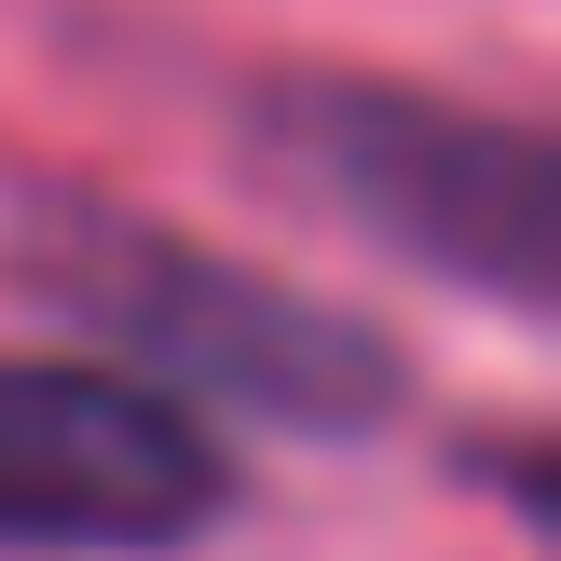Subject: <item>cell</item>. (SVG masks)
Returning a JSON list of instances; mask_svg holds the SVG:
<instances>
[{"mask_svg":"<svg viewBox=\"0 0 561 561\" xmlns=\"http://www.w3.org/2000/svg\"><path fill=\"white\" fill-rule=\"evenodd\" d=\"M0 274L55 329H82L110 370L164 383L206 425L233 411V425H274V438H370L411 411V356L370 316H343L329 288L247 261V247H206L96 179H14Z\"/></svg>","mask_w":561,"mask_h":561,"instance_id":"6da1fadb","label":"cell"},{"mask_svg":"<svg viewBox=\"0 0 561 561\" xmlns=\"http://www.w3.org/2000/svg\"><path fill=\"white\" fill-rule=\"evenodd\" d=\"M233 151L301 219L493 301V316H548V247L561 233H548V137L520 110L301 55V69H261L233 96Z\"/></svg>","mask_w":561,"mask_h":561,"instance_id":"7a4b0ae2","label":"cell"},{"mask_svg":"<svg viewBox=\"0 0 561 561\" xmlns=\"http://www.w3.org/2000/svg\"><path fill=\"white\" fill-rule=\"evenodd\" d=\"M247 507L206 411L110 356H0V561H179Z\"/></svg>","mask_w":561,"mask_h":561,"instance_id":"3957f363","label":"cell"}]
</instances>
